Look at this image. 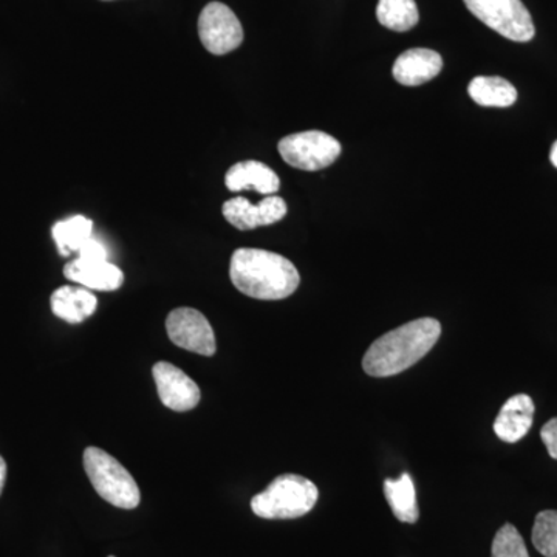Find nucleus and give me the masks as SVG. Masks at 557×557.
Instances as JSON below:
<instances>
[{
  "instance_id": "obj_8",
  "label": "nucleus",
  "mask_w": 557,
  "mask_h": 557,
  "mask_svg": "<svg viewBox=\"0 0 557 557\" xmlns=\"http://www.w3.org/2000/svg\"><path fill=\"white\" fill-rule=\"evenodd\" d=\"M166 332L175 346L201 357H212L218 350L214 330L199 310L189 307L172 310L166 319Z\"/></svg>"
},
{
  "instance_id": "obj_9",
  "label": "nucleus",
  "mask_w": 557,
  "mask_h": 557,
  "mask_svg": "<svg viewBox=\"0 0 557 557\" xmlns=\"http://www.w3.org/2000/svg\"><path fill=\"white\" fill-rule=\"evenodd\" d=\"M153 381L161 403L175 412H188L200 403V388L182 369L166 361L157 362L152 369Z\"/></svg>"
},
{
  "instance_id": "obj_21",
  "label": "nucleus",
  "mask_w": 557,
  "mask_h": 557,
  "mask_svg": "<svg viewBox=\"0 0 557 557\" xmlns=\"http://www.w3.org/2000/svg\"><path fill=\"white\" fill-rule=\"evenodd\" d=\"M491 557H530L525 542L520 536L518 528L505 523L494 536Z\"/></svg>"
},
{
  "instance_id": "obj_24",
  "label": "nucleus",
  "mask_w": 557,
  "mask_h": 557,
  "mask_svg": "<svg viewBox=\"0 0 557 557\" xmlns=\"http://www.w3.org/2000/svg\"><path fill=\"white\" fill-rule=\"evenodd\" d=\"M7 480V463L3 460L2 456H0V494H2L3 486H5Z\"/></svg>"
},
{
  "instance_id": "obj_5",
  "label": "nucleus",
  "mask_w": 557,
  "mask_h": 557,
  "mask_svg": "<svg viewBox=\"0 0 557 557\" xmlns=\"http://www.w3.org/2000/svg\"><path fill=\"white\" fill-rule=\"evenodd\" d=\"M468 10L486 27L515 42H528L536 35L533 17L522 0H463Z\"/></svg>"
},
{
  "instance_id": "obj_25",
  "label": "nucleus",
  "mask_w": 557,
  "mask_h": 557,
  "mask_svg": "<svg viewBox=\"0 0 557 557\" xmlns=\"http://www.w3.org/2000/svg\"><path fill=\"white\" fill-rule=\"evenodd\" d=\"M549 160H552L553 166L557 168V141L553 145L552 152H549Z\"/></svg>"
},
{
  "instance_id": "obj_12",
  "label": "nucleus",
  "mask_w": 557,
  "mask_h": 557,
  "mask_svg": "<svg viewBox=\"0 0 557 557\" xmlns=\"http://www.w3.org/2000/svg\"><path fill=\"white\" fill-rule=\"evenodd\" d=\"M443 60L437 51L410 49L399 54L395 61L394 78L403 86L417 87L434 79L442 72Z\"/></svg>"
},
{
  "instance_id": "obj_22",
  "label": "nucleus",
  "mask_w": 557,
  "mask_h": 557,
  "mask_svg": "<svg viewBox=\"0 0 557 557\" xmlns=\"http://www.w3.org/2000/svg\"><path fill=\"white\" fill-rule=\"evenodd\" d=\"M78 258L81 259H89V260H109L108 249L104 248V245L94 237H90L89 240H86V244L79 248Z\"/></svg>"
},
{
  "instance_id": "obj_11",
  "label": "nucleus",
  "mask_w": 557,
  "mask_h": 557,
  "mask_svg": "<svg viewBox=\"0 0 557 557\" xmlns=\"http://www.w3.org/2000/svg\"><path fill=\"white\" fill-rule=\"evenodd\" d=\"M64 276L75 284L97 292H115L124 282L123 271L109 260L76 258L64 267Z\"/></svg>"
},
{
  "instance_id": "obj_23",
  "label": "nucleus",
  "mask_w": 557,
  "mask_h": 557,
  "mask_svg": "<svg viewBox=\"0 0 557 557\" xmlns=\"http://www.w3.org/2000/svg\"><path fill=\"white\" fill-rule=\"evenodd\" d=\"M541 438L547 448L549 457L557 460V417L552 418L541 431Z\"/></svg>"
},
{
  "instance_id": "obj_13",
  "label": "nucleus",
  "mask_w": 557,
  "mask_h": 557,
  "mask_svg": "<svg viewBox=\"0 0 557 557\" xmlns=\"http://www.w3.org/2000/svg\"><path fill=\"white\" fill-rule=\"evenodd\" d=\"M534 403L525 394L515 395L502 406L494 421V432L502 442L518 443L533 426Z\"/></svg>"
},
{
  "instance_id": "obj_26",
  "label": "nucleus",
  "mask_w": 557,
  "mask_h": 557,
  "mask_svg": "<svg viewBox=\"0 0 557 557\" xmlns=\"http://www.w3.org/2000/svg\"><path fill=\"white\" fill-rule=\"evenodd\" d=\"M109 557H115V556H109Z\"/></svg>"
},
{
  "instance_id": "obj_20",
  "label": "nucleus",
  "mask_w": 557,
  "mask_h": 557,
  "mask_svg": "<svg viewBox=\"0 0 557 557\" xmlns=\"http://www.w3.org/2000/svg\"><path fill=\"white\" fill-rule=\"evenodd\" d=\"M534 548L545 557H557V511L539 512L531 534Z\"/></svg>"
},
{
  "instance_id": "obj_17",
  "label": "nucleus",
  "mask_w": 557,
  "mask_h": 557,
  "mask_svg": "<svg viewBox=\"0 0 557 557\" xmlns=\"http://www.w3.org/2000/svg\"><path fill=\"white\" fill-rule=\"evenodd\" d=\"M469 97L483 108H511L518 101V90L500 76H478L469 83Z\"/></svg>"
},
{
  "instance_id": "obj_10",
  "label": "nucleus",
  "mask_w": 557,
  "mask_h": 557,
  "mask_svg": "<svg viewBox=\"0 0 557 557\" xmlns=\"http://www.w3.org/2000/svg\"><path fill=\"white\" fill-rule=\"evenodd\" d=\"M287 203L282 197L267 196L258 205L245 197H234L222 207L223 218L234 228L251 231L260 226L274 225L287 215Z\"/></svg>"
},
{
  "instance_id": "obj_3",
  "label": "nucleus",
  "mask_w": 557,
  "mask_h": 557,
  "mask_svg": "<svg viewBox=\"0 0 557 557\" xmlns=\"http://www.w3.org/2000/svg\"><path fill=\"white\" fill-rule=\"evenodd\" d=\"M318 498V487L311 480L298 474H284L251 498V509L260 519H298L309 515Z\"/></svg>"
},
{
  "instance_id": "obj_19",
  "label": "nucleus",
  "mask_w": 557,
  "mask_h": 557,
  "mask_svg": "<svg viewBox=\"0 0 557 557\" xmlns=\"http://www.w3.org/2000/svg\"><path fill=\"white\" fill-rule=\"evenodd\" d=\"M376 17L388 30L405 33L416 27L420 13L416 0H380Z\"/></svg>"
},
{
  "instance_id": "obj_6",
  "label": "nucleus",
  "mask_w": 557,
  "mask_h": 557,
  "mask_svg": "<svg viewBox=\"0 0 557 557\" xmlns=\"http://www.w3.org/2000/svg\"><path fill=\"white\" fill-rule=\"evenodd\" d=\"M278 153L289 166L300 171H321L341 156L338 139L321 131L299 132L278 141Z\"/></svg>"
},
{
  "instance_id": "obj_18",
  "label": "nucleus",
  "mask_w": 557,
  "mask_h": 557,
  "mask_svg": "<svg viewBox=\"0 0 557 557\" xmlns=\"http://www.w3.org/2000/svg\"><path fill=\"white\" fill-rule=\"evenodd\" d=\"M91 231H94V222L90 219L75 215V218L54 223L51 236L60 255L69 258L73 252H78L86 240L90 239Z\"/></svg>"
},
{
  "instance_id": "obj_2",
  "label": "nucleus",
  "mask_w": 557,
  "mask_h": 557,
  "mask_svg": "<svg viewBox=\"0 0 557 557\" xmlns=\"http://www.w3.org/2000/svg\"><path fill=\"white\" fill-rule=\"evenodd\" d=\"M230 277L240 293L259 300L287 299L300 284L299 271L287 258L258 248L234 251Z\"/></svg>"
},
{
  "instance_id": "obj_15",
  "label": "nucleus",
  "mask_w": 557,
  "mask_h": 557,
  "mask_svg": "<svg viewBox=\"0 0 557 557\" xmlns=\"http://www.w3.org/2000/svg\"><path fill=\"white\" fill-rule=\"evenodd\" d=\"M50 306L54 317L69 324H81L97 311L98 299L90 289L65 285L51 295Z\"/></svg>"
},
{
  "instance_id": "obj_16",
  "label": "nucleus",
  "mask_w": 557,
  "mask_h": 557,
  "mask_svg": "<svg viewBox=\"0 0 557 557\" xmlns=\"http://www.w3.org/2000/svg\"><path fill=\"white\" fill-rule=\"evenodd\" d=\"M384 494L395 518L403 523H416L420 518L416 485L409 472H403L398 479L384 480Z\"/></svg>"
},
{
  "instance_id": "obj_7",
  "label": "nucleus",
  "mask_w": 557,
  "mask_h": 557,
  "mask_svg": "<svg viewBox=\"0 0 557 557\" xmlns=\"http://www.w3.org/2000/svg\"><path fill=\"white\" fill-rule=\"evenodd\" d=\"M199 36L209 53L222 57L239 49L244 42V28L230 7L211 2L200 13Z\"/></svg>"
},
{
  "instance_id": "obj_14",
  "label": "nucleus",
  "mask_w": 557,
  "mask_h": 557,
  "mask_svg": "<svg viewBox=\"0 0 557 557\" xmlns=\"http://www.w3.org/2000/svg\"><path fill=\"white\" fill-rule=\"evenodd\" d=\"M225 185L233 193L247 189L256 190L262 196H274L281 188V178L267 164L247 160L230 168L225 175Z\"/></svg>"
},
{
  "instance_id": "obj_1",
  "label": "nucleus",
  "mask_w": 557,
  "mask_h": 557,
  "mask_svg": "<svg viewBox=\"0 0 557 557\" xmlns=\"http://www.w3.org/2000/svg\"><path fill=\"white\" fill-rule=\"evenodd\" d=\"M442 335V324L434 318L410 321L380 336L362 358V369L375 379L398 375L426 357Z\"/></svg>"
},
{
  "instance_id": "obj_4",
  "label": "nucleus",
  "mask_w": 557,
  "mask_h": 557,
  "mask_svg": "<svg viewBox=\"0 0 557 557\" xmlns=\"http://www.w3.org/2000/svg\"><path fill=\"white\" fill-rule=\"evenodd\" d=\"M84 469L98 496L116 508L135 509L141 493L135 479L115 457L97 446L84 450Z\"/></svg>"
}]
</instances>
